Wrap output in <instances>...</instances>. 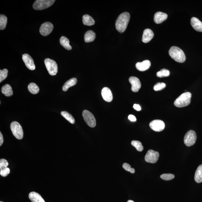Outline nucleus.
I'll return each instance as SVG.
<instances>
[{
	"instance_id": "obj_29",
	"label": "nucleus",
	"mask_w": 202,
	"mask_h": 202,
	"mask_svg": "<svg viewBox=\"0 0 202 202\" xmlns=\"http://www.w3.org/2000/svg\"><path fill=\"white\" fill-rule=\"evenodd\" d=\"M131 145L135 147L136 150L139 152H142L143 150V147L142 143L139 141L133 140L131 143Z\"/></svg>"
},
{
	"instance_id": "obj_8",
	"label": "nucleus",
	"mask_w": 202,
	"mask_h": 202,
	"mask_svg": "<svg viewBox=\"0 0 202 202\" xmlns=\"http://www.w3.org/2000/svg\"><path fill=\"white\" fill-rule=\"evenodd\" d=\"M82 116L86 123L90 127L94 128L96 126L95 117L91 112L85 110L82 112Z\"/></svg>"
},
{
	"instance_id": "obj_6",
	"label": "nucleus",
	"mask_w": 202,
	"mask_h": 202,
	"mask_svg": "<svg viewBox=\"0 0 202 202\" xmlns=\"http://www.w3.org/2000/svg\"><path fill=\"white\" fill-rule=\"evenodd\" d=\"M44 63L49 74L52 76H54L57 74L58 66L55 61L47 58L45 59Z\"/></svg>"
},
{
	"instance_id": "obj_10",
	"label": "nucleus",
	"mask_w": 202,
	"mask_h": 202,
	"mask_svg": "<svg viewBox=\"0 0 202 202\" xmlns=\"http://www.w3.org/2000/svg\"><path fill=\"white\" fill-rule=\"evenodd\" d=\"M53 28V25L51 22H45L42 24L40 27V33L43 36H47L52 32Z\"/></svg>"
},
{
	"instance_id": "obj_37",
	"label": "nucleus",
	"mask_w": 202,
	"mask_h": 202,
	"mask_svg": "<svg viewBox=\"0 0 202 202\" xmlns=\"http://www.w3.org/2000/svg\"><path fill=\"white\" fill-rule=\"evenodd\" d=\"M128 118H129V120H130L131 121L135 122L136 121V117L134 116L133 115H129V116H128Z\"/></svg>"
},
{
	"instance_id": "obj_15",
	"label": "nucleus",
	"mask_w": 202,
	"mask_h": 202,
	"mask_svg": "<svg viewBox=\"0 0 202 202\" xmlns=\"http://www.w3.org/2000/svg\"><path fill=\"white\" fill-rule=\"evenodd\" d=\"M154 36L153 31L150 29H147L144 30L143 35L142 41L143 42L147 43L150 42Z\"/></svg>"
},
{
	"instance_id": "obj_38",
	"label": "nucleus",
	"mask_w": 202,
	"mask_h": 202,
	"mask_svg": "<svg viewBox=\"0 0 202 202\" xmlns=\"http://www.w3.org/2000/svg\"><path fill=\"white\" fill-rule=\"evenodd\" d=\"M133 108L135 109L138 111H140L141 110L140 106L139 105H138V104H134L133 105Z\"/></svg>"
},
{
	"instance_id": "obj_26",
	"label": "nucleus",
	"mask_w": 202,
	"mask_h": 202,
	"mask_svg": "<svg viewBox=\"0 0 202 202\" xmlns=\"http://www.w3.org/2000/svg\"><path fill=\"white\" fill-rule=\"evenodd\" d=\"M28 89L29 92L33 94L38 93L39 91V87L34 83H30L28 86Z\"/></svg>"
},
{
	"instance_id": "obj_24",
	"label": "nucleus",
	"mask_w": 202,
	"mask_h": 202,
	"mask_svg": "<svg viewBox=\"0 0 202 202\" xmlns=\"http://www.w3.org/2000/svg\"><path fill=\"white\" fill-rule=\"evenodd\" d=\"M194 179L197 183L202 182V164L200 165L197 168L195 171Z\"/></svg>"
},
{
	"instance_id": "obj_1",
	"label": "nucleus",
	"mask_w": 202,
	"mask_h": 202,
	"mask_svg": "<svg viewBox=\"0 0 202 202\" xmlns=\"http://www.w3.org/2000/svg\"><path fill=\"white\" fill-rule=\"evenodd\" d=\"M130 18L129 12H124L119 16L115 22V27L118 32L123 33L127 28Z\"/></svg>"
},
{
	"instance_id": "obj_28",
	"label": "nucleus",
	"mask_w": 202,
	"mask_h": 202,
	"mask_svg": "<svg viewBox=\"0 0 202 202\" xmlns=\"http://www.w3.org/2000/svg\"><path fill=\"white\" fill-rule=\"evenodd\" d=\"M7 22V18L4 15H0V29L3 30L6 28Z\"/></svg>"
},
{
	"instance_id": "obj_17",
	"label": "nucleus",
	"mask_w": 202,
	"mask_h": 202,
	"mask_svg": "<svg viewBox=\"0 0 202 202\" xmlns=\"http://www.w3.org/2000/svg\"><path fill=\"white\" fill-rule=\"evenodd\" d=\"M167 14L161 12H157L154 16V21L157 24L161 23L167 19Z\"/></svg>"
},
{
	"instance_id": "obj_18",
	"label": "nucleus",
	"mask_w": 202,
	"mask_h": 202,
	"mask_svg": "<svg viewBox=\"0 0 202 202\" xmlns=\"http://www.w3.org/2000/svg\"><path fill=\"white\" fill-rule=\"evenodd\" d=\"M191 25L195 30L202 32V22L196 17H192L190 20Z\"/></svg>"
},
{
	"instance_id": "obj_7",
	"label": "nucleus",
	"mask_w": 202,
	"mask_h": 202,
	"mask_svg": "<svg viewBox=\"0 0 202 202\" xmlns=\"http://www.w3.org/2000/svg\"><path fill=\"white\" fill-rule=\"evenodd\" d=\"M196 139V133L195 131L191 130L185 135L184 138V143L187 146H190L195 143Z\"/></svg>"
},
{
	"instance_id": "obj_19",
	"label": "nucleus",
	"mask_w": 202,
	"mask_h": 202,
	"mask_svg": "<svg viewBox=\"0 0 202 202\" xmlns=\"http://www.w3.org/2000/svg\"><path fill=\"white\" fill-rule=\"evenodd\" d=\"M29 197L32 202H45L41 195L36 192H30Z\"/></svg>"
},
{
	"instance_id": "obj_3",
	"label": "nucleus",
	"mask_w": 202,
	"mask_h": 202,
	"mask_svg": "<svg viewBox=\"0 0 202 202\" xmlns=\"http://www.w3.org/2000/svg\"><path fill=\"white\" fill-rule=\"evenodd\" d=\"M192 94L187 92L183 93L179 96L174 102V105L178 107L187 106L190 104Z\"/></svg>"
},
{
	"instance_id": "obj_16",
	"label": "nucleus",
	"mask_w": 202,
	"mask_h": 202,
	"mask_svg": "<svg viewBox=\"0 0 202 202\" xmlns=\"http://www.w3.org/2000/svg\"><path fill=\"white\" fill-rule=\"evenodd\" d=\"M151 63L150 61L145 60L142 62H138L136 64V67L137 70L140 71H145L150 68Z\"/></svg>"
},
{
	"instance_id": "obj_27",
	"label": "nucleus",
	"mask_w": 202,
	"mask_h": 202,
	"mask_svg": "<svg viewBox=\"0 0 202 202\" xmlns=\"http://www.w3.org/2000/svg\"><path fill=\"white\" fill-rule=\"evenodd\" d=\"M61 114L63 117L67 120L70 123L72 124H74L75 123V119L74 118L73 116L68 112L66 111H62L61 113Z\"/></svg>"
},
{
	"instance_id": "obj_12",
	"label": "nucleus",
	"mask_w": 202,
	"mask_h": 202,
	"mask_svg": "<svg viewBox=\"0 0 202 202\" xmlns=\"http://www.w3.org/2000/svg\"><path fill=\"white\" fill-rule=\"evenodd\" d=\"M22 59L27 68L31 70H35V66L34 62L31 56L28 54H24L22 55Z\"/></svg>"
},
{
	"instance_id": "obj_30",
	"label": "nucleus",
	"mask_w": 202,
	"mask_h": 202,
	"mask_svg": "<svg viewBox=\"0 0 202 202\" xmlns=\"http://www.w3.org/2000/svg\"><path fill=\"white\" fill-rule=\"evenodd\" d=\"M170 72L169 70L166 69H163L157 73V76L158 77L163 78L169 76Z\"/></svg>"
},
{
	"instance_id": "obj_9",
	"label": "nucleus",
	"mask_w": 202,
	"mask_h": 202,
	"mask_svg": "<svg viewBox=\"0 0 202 202\" xmlns=\"http://www.w3.org/2000/svg\"><path fill=\"white\" fill-rule=\"evenodd\" d=\"M159 153L158 152L150 150L147 152L145 156V160L147 162L155 163L157 162L159 157Z\"/></svg>"
},
{
	"instance_id": "obj_35",
	"label": "nucleus",
	"mask_w": 202,
	"mask_h": 202,
	"mask_svg": "<svg viewBox=\"0 0 202 202\" xmlns=\"http://www.w3.org/2000/svg\"><path fill=\"white\" fill-rule=\"evenodd\" d=\"M10 170L9 168L6 167L1 170L0 174L3 177H6L10 173Z\"/></svg>"
},
{
	"instance_id": "obj_4",
	"label": "nucleus",
	"mask_w": 202,
	"mask_h": 202,
	"mask_svg": "<svg viewBox=\"0 0 202 202\" xmlns=\"http://www.w3.org/2000/svg\"><path fill=\"white\" fill-rule=\"evenodd\" d=\"M10 128L13 135L16 138L21 140L23 137V131L20 123L17 121H13L11 123Z\"/></svg>"
},
{
	"instance_id": "obj_32",
	"label": "nucleus",
	"mask_w": 202,
	"mask_h": 202,
	"mask_svg": "<svg viewBox=\"0 0 202 202\" xmlns=\"http://www.w3.org/2000/svg\"><path fill=\"white\" fill-rule=\"evenodd\" d=\"M166 87V84L163 82L157 83L153 87V89L155 91H161Z\"/></svg>"
},
{
	"instance_id": "obj_31",
	"label": "nucleus",
	"mask_w": 202,
	"mask_h": 202,
	"mask_svg": "<svg viewBox=\"0 0 202 202\" xmlns=\"http://www.w3.org/2000/svg\"><path fill=\"white\" fill-rule=\"evenodd\" d=\"M8 70L5 69L2 70H0V82L4 81L8 76Z\"/></svg>"
},
{
	"instance_id": "obj_40",
	"label": "nucleus",
	"mask_w": 202,
	"mask_h": 202,
	"mask_svg": "<svg viewBox=\"0 0 202 202\" xmlns=\"http://www.w3.org/2000/svg\"><path fill=\"white\" fill-rule=\"evenodd\" d=\"M135 171V170L134 168H131L130 172L131 173H134Z\"/></svg>"
},
{
	"instance_id": "obj_20",
	"label": "nucleus",
	"mask_w": 202,
	"mask_h": 202,
	"mask_svg": "<svg viewBox=\"0 0 202 202\" xmlns=\"http://www.w3.org/2000/svg\"><path fill=\"white\" fill-rule=\"evenodd\" d=\"M96 35L94 32L92 30H89L86 32L84 35L85 42L89 43L92 42L95 40Z\"/></svg>"
},
{
	"instance_id": "obj_34",
	"label": "nucleus",
	"mask_w": 202,
	"mask_h": 202,
	"mask_svg": "<svg viewBox=\"0 0 202 202\" xmlns=\"http://www.w3.org/2000/svg\"><path fill=\"white\" fill-rule=\"evenodd\" d=\"M8 166V163L7 160L4 159H1L0 160V170L7 167Z\"/></svg>"
},
{
	"instance_id": "obj_42",
	"label": "nucleus",
	"mask_w": 202,
	"mask_h": 202,
	"mask_svg": "<svg viewBox=\"0 0 202 202\" xmlns=\"http://www.w3.org/2000/svg\"><path fill=\"white\" fill-rule=\"evenodd\" d=\"M2 202V201H1V202Z\"/></svg>"
},
{
	"instance_id": "obj_13",
	"label": "nucleus",
	"mask_w": 202,
	"mask_h": 202,
	"mask_svg": "<svg viewBox=\"0 0 202 202\" xmlns=\"http://www.w3.org/2000/svg\"><path fill=\"white\" fill-rule=\"evenodd\" d=\"M129 81L131 85V90L134 92H137L141 87L140 80L137 77L131 76L129 79Z\"/></svg>"
},
{
	"instance_id": "obj_36",
	"label": "nucleus",
	"mask_w": 202,
	"mask_h": 202,
	"mask_svg": "<svg viewBox=\"0 0 202 202\" xmlns=\"http://www.w3.org/2000/svg\"><path fill=\"white\" fill-rule=\"evenodd\" d=\"M123 167L126 171H129L131 169V167L129 163H125L123 165Z\"/></svg>"
},
{
	"instance_id": "obj_2",
	"label": "nucleus",
	"mask_w": 202,
	"mask_h": 202,
	"mask_svg": "<svg viewBox=\"0 0 202 202\" xmlns=\"http://www.w3.org/2000/svg\"><path fill=\"white\" fill-rule=\"evenodd\" d=\"M169 54L173 59L177 62L182 63L186 60V56L183 51L177 46H172L170 49Z\"/></svg>"
},
{
	"instance_id": "obj_22",
	"label": "nucleus",
	"mask_w": 202,
	"mask_h": 202,
	"mask_svg": "<svg viewBox=\"0 0 202 202\" xmlns=\"http://www.w3.org/2000/svg\"><path fill=\"white\" fill-rule=\"evenodd\" d=\"M1 91L4 95L7 97H10L13 94L12 87L10 85L8 84L2 86Z\"/></svg>"
},
{
	"instance_id": "obj_21",
	"label": "nucleus",
	"mask_w": 202,
	"mask_h": 202,
	"mask_svg": "<svg viewBox=\"0 0 202 202\" xmlns=\"http://www.w3.org/2000/svg\"><path fill=\"white\" fill-rule=\"evenodd\" d=\"M77 80L76 78H72L65 82V84L62 86V90L64 91H66L70 87L74 86L76 84Z\"/></svg>"
},
{
	"instance_id": "obj_11",
	"label": "nucleus",
	"mask_w": 202,
	"mask_h": 202,
	"mask_svg": "<svg viewBox=\"0 0 202 202\" xmlns=\"http://www.w3.org/2000/svg\"><path fill=\"white\" fill-rule=\"evenodd\" d=\"M150 126L153 131L160 132L164 129L165 125L164 123L162 120H155L150 123Z\"/></svg>"
},
{
	"instance_id": "obj_14",
	"label": "nucleus",
	"mask_w": 202,
	"mask_h": 202,
	"mask_svg": "<svg viewBox=\"0 0 202 202\" xmlns=\"http://www.w3.org/2000/svg\"><path fill=\"white\" fill-rule=\"evenodd\" d=\"M103 98L107 102H110L113 100V95L109 89L107 87L103 88L102 91Z\"/></svg>"
},
{
	"instance_id": "obj_23",
	"label": "nucleus",
	"mask_w": 202,
	"mask_h": 202,
	"mask_svg": "<svg viewBox=\"0 0 202 202\" xmlns=\"http://www.w3.org/2000/svg\"><path fill=\"white\" fill-rule=\"evenodd\" d=\"M83 23L85 25L91 26L95 24V21L93 18L89 15H84L82 17Z\"/></svg>"
},
{
	"instance_id": "obj_5",
	"label": "nucleus",
	"mask_w": 202,
	"mask_h": 202,
	"mask_svg": "<svg viewBox=\"0 0 202 202\" xmlns=\"http://www.w3.org/2000/svg\"><path fill=\"white\" fill-rule=\"evenodd\" d=\"M55 2V0H37L34 3L33 7L35 10H43L52 6Z\"/></svg>"
},
{
	"instance_id": "obj_33",
	"label": "nucleus",
	"mask_w": 202,
	"mask_h": 202,
	"mask_svg": "<svg viewBox=\"0 0 202 202\" xmlns=\"http://www.w3.org/2000/svg\"><path fill=\"white\" fill-rule=\"evenodd\" d=\"M174 177V175L171 174H164L160 176V177L162 179L165 180H171L173 179Z\"/></svg>"
},
{
	"instance_id": "obj_25",
	"label": "nucleus",
	"mask_w": 202,
	"mask_h": 202,
	"mask_svg": "<svg viewBox=\"0 0 202 202\" xmlns=\"http://www.w3.org/2000/svg\"><path fill=\"white\" fill-rule=\"evenodd\" d=\"M60 44L65 48L66 49L68 50H71L72 49V46L69 44V41L68 38L65 36H62L60 39Z\"/></svg>"
},
{
	"instance_id": "obj_39",
	"label": "nucleus",
	"mask_w": 202,
	"mask_h": 202,
	"mask_svg": "<svg viewBox=\"0 0 202 202\" xmlns=\"http://www.w3.org/2000/svg\"><path fill=\"white\" fill-rule=\"evenodd\" d=\"M4 142V139H3V137L2 134L1 132L0 133V146H1L2 145Z\"/></svg>"
},
{
	"instance_id": "obj_41",
	"label": "nucleus",
	"mask_w": 202,
	"mask_h": 202,
	"mask_svg": "<svg viewBox=\"0 0 202 202\" xmlns=\"http://www.w3.org/2000/svg\"><path fill=\"white\" fill-rule=\"evenodd\" d=\"M127 202H134L133 201L131 200H129V201H128Z\"/></svg>"
}]
</instances>
